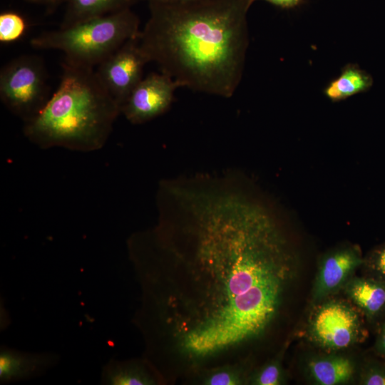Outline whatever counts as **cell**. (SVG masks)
<instances>
[{
    "instance_id": "obj_1",
    "label": "cell",
    "mask_w": 385,
    "mask_h": 385,
    "mask_svg": "<svg viewBox=\"0 0 385 385\" xmlns=\"http://www.w3.org/2000/svg\"><path fill=\"white\" fill-rule=\"evenodd\" d=\"M237 181L164 180L157 225L131 240L148 361L168 384L247 369L245 350L269 333L296 276L279 222Z\"/></svg>"
},
{
    "instance_id": "obj_2",
    "label": "cell",
    "mask_w": 385,
    "mask_h": 385,
    "mask_svg": "<svg viewBox=\"0 0 385 385\" xmlns=\"http://www.w3.org/2000/svg\"><path fill=\"white\" fill-rule=\"evenodd\" d=\"M253 0L148 3L139 43L149 62L180 87L224 98L242 77Z\"/></svg>"
},
{
    "instance_id": "obj_3",
    "label": "cell",
    "mask_w": 385,
    "mask_h": 385,
    "mask_svg": "<svg viewBox=\"0 0 385 385\" xmlns=\"http://www.w3.org/2000/svg\"><path fill=\"white\" fill-rule=\"evenodd\" d=\"M57 90L43 109L25 123L24 135L41 148L90 152L107 142L120 107L93 68L66 61Z\"/></svg>"
},
{
    "instance_id": "obj_4",
    "label": "cell",
    "mask_w": 385,
    "mask_h": 385,
    "mask_svg": "<svg viewBox=\"0 0 385 385\" xmlns=\"http://www.w3.org/2000/svg\"><path fill=\"white\" fill-rule=\"evenodd\" d=\"M139 25L138 16L128 8L43 33L30 43L36 48L61 51L64 61L93 68L126 41L139 37Z\"/></svg>"
},
{
    "instance_id": "obj_5",
    "label": "cell",
    "mask_w": 385,
    "mask_h": 385,
    "mask_svg": "<svg viewBox=\"0 0 385 385\" xmlns=\"http://www.w3.org/2000/svg\"><path fill=\"white\" fill-rule=\"evenodd\" d=\"M0 98L25 123L34 118L50 98L43 60L24 55L4 66L0 72Z\"/></svg>"
},
{
    "instance_id": "obj_6",
    "label": "cell",
    "mask_w": 385,
    "mask_h": 385,
    "mask_svg": "<svg viewBox=\"0 0 385 385\" xmlns=\"http://www.w3.org/2000/svg\"><path fill=\"white\" fill-rule=\"evenodd\" d=\"M148 63L138 37L126 41L96 66L98 78L120 109L143 79V68Z\"/></svg>"
},
{
    "instance_id": "obj_7",
    "label": "cell",
    "mask_w": 385,
    "mask_h": 385,
    "mask_svg": "<svg viewBox=\"0 0 385 385\" xmlns=\"http://www.w3.org/2000/svg\"><path fill=\"white\" fill-rule=\"evenodd\" d=\"M180 87L170 76L150 73L143 78L121 106L120 113L133 124H141L164 113Z\"/></svg>"
},
{
    "instance_id": "obj_8",
    "label": "cell",
    "mask_w": 385,
    "mask_h": 385,
    "mask_svg": "<svg viewBox=\"0 0 385 385\" xmlns=\"http://www.w3.org/2000/svg\"><path fill=\"white\" fill-rule=\"evenodd\" d=\"M359 331L360 322L356 313L339 302H329L321 306L310 324V333L314 342L329 350L349 347L357 339Z\"/></svg>"
},
{
    "instance_id": "obj_9",
    "label": "cell",
    "mask_w": 385,
    "mask_h": 385,
    "mask_svg": "<svg viewBox=\"0 0 385 385\" xmlns=\"http://www.w3.org/2000/svg\"><path fill=\"white\" fill-rule=\"evenodd\" d=\"M364 262L360 250L355 247L341 248L327 255L320 266L314 297L320 299L334 291Z\"/></svg>"
},
{
    "instance_id": "obj_10",
    "label": "cell",
    "mask_w": 385,
    "mask_h": 385,
    "mask_svg": "<svg viewBox=\"0 0 385 385\" xmlns=\"http://www.w3.org/2000/svg\"><path fill=\"white\" fill-rule=\"evenodd\" d=\"M138 0H65L66 11L60 28L128 9Z\"/></svg>"
},
{
    "instance_id": "obj_11",
    "label": "cell",
    "mask_w": 385,
    "mask_h": 385,
    "mask_svg": "<svg viewBox=\"0 0 385 385\" xmlns=\"http://www.w3.org/2000/svg\"><path fill=\"white\" fill-rule=\"evenodd\" d=\"M372 85L373 78L369 73L356 64L349 63L342 68L339 76L329 82L324 93L332 101L337 102L365 92Z\"/></svg>"
},
{
    "instance_id": "obj_12",
    "label": "cell",
    "mask_w": 385,
    "mask_h": 385,
    "mask_svg": "<svg viewBox=\"0 0 385 385\" xmlns=\"http://www.w3.org/2000/svg\"><path fill=\"white\" fill-rule=\"evenodd\" d=\"M106 382L113 385L156 384L163 382L148 360L116 363L106 371Z\"/></svg>"
},
{
    "instance_id": "obj_13",
    "label": "cell",
    "mask_w": 385,
    "mask_h": 385,
    "mask_svg": "<svg viewBox=\"0 0 385 385\" xmlns=\"http://www.w3.org/2000/svg\"><path fill=\"white\" fill-rule=\"evenodd\" d=\"M346 292L369 317H375L385 309V282L383 281L356 278L349 283Z\"/></svg>"
},
{
    "instance_id": "obj_14",
    "label": "cell",
    "mask_w": 385,
    "mask_h": 385,
    "mask_svg": "<svg viewBox=\"0 0 385 385\" xmlns=\"http://www.w3.org/2000/svg\"><path fill=\"white\" fill-rule=\"evenodd\" d=\"M311 376L321 385L346 383L354 373L352 361L344 356H330L312 360L308 364Z\"/></svg>"
},
{
    "instance_id": "obj_15",
    "label": "cell",
    "mask_w": 385,
    "mask_h": 385,
    "mask_svg": "<svg viewBox=\"0 0 385 385\" xmlns=\"http://www.w3.org/2000/svg\"><path fill=\"white\" fill-rule=\"evenodd\" d=\"M48 364L43 355L21 354L14 351H3L0 356V376L2 381L26 378Z\"/></svg>"
},
{
    "instance_id": "obj_16",
    "label": "cell",
    "mask_w": 385,
    "mask_h": 385,
    "mask_svg": "<svg viewBox=\"0 0 385 385\" xmlns=\"http://www.w3.org/2000/svg\"><path fill=\"white\" fill-rule=\"evenodd\" d=\"M247 370L238 366H222L203 374L197 384L204 385H239L250 382Z\"/></svg>"
},
{
    "instance_id": "obj_17",
    "label": "cell",
    "mask_w": 385,
    "mask_h": 385,
    "mask_svg": "<svg viewBox=\"0 0 385 385\" xmlns=\"http://www.w3.org/2000/svg\"><path fill=\"white\" fill-rule=\"evenodd\" d=\"M26 22L23 16L13 11L0 14V41L9 43L19 39L25 33Z\"/></svg>"
},
{
    "instance_id": "obj_18",
    "label": "cell",
    "mask_w": 385,
    "mask_h": 385,
    "mask_svg": "<svg viewBox=\"0 0 385 385\" xmlns=\"http://www.w3.org/2000/svg\"><path fill=\"white\" fill-rule=\"evenodd\" d=\"M283 373L278 360H272L256 370L251 375L250 382L256 385H278L282 381Z\"/></svg>"
},
{
    "instance_id": "obj_19",
    "label": "cell",
    "mask_w": 385,
    "mask_h": 385,
    "mask_svg": "<svg viewBox=\"0 0 385 385\" xmlns=\"http://www.w3.org/2000/svg\"><path fill=\"white\" fill-rule=\"evenodd\" d=\"M366 262L374 272L385 278V244L374 250L368 256Z\"/></svg>"
},
{
    "instance_id": "obj_20",
    "label": "cell",
    "mask_w": 385,
    "mask_h": 385,
    "mask_svg": "<svg viewBox=\"0 0 385 385\" xmlns=\"http://www.w3.org/2000/svg\"><path fill=\"white\" fill-rule=\"evenodd\" d=\"M365 385H385V368L373 366L367 369L361 378Z\"/></svg>"
},
{
    "instance_id": "obj_21",
    "label": "cell",
    "mask_w": 385,
    "mask_h": 385,
    "mask_svg": "<svg viewBox=\"0 0 385 385\" xmlns=\"http://www.w3.org/2000/svg\"><path fill=\"white\" fill-rule=\"evenodd\" d=\"M257 0H253V1ZM266 1L274 6L283 8V9H289L295 7L299 5L303 0H263Z\"/></svg>"
},
{
    "instance_id": "obj_22",
    "label": "cell",
    "mask_w": 385,
    "mask_h": 385,
    "mask_svg": "<svg viewBox=\"0 0 385 385\" xmlns=\"http://www.w3.org/2000/svg\"><path fill=\"white\" fill-rule=\"evenodd\" d=\"M31 3H34L46 6L48 9H53L58 5L65 2V0H25Z\"/></svg>"
},
{
    "instance_id": "obj_23",
    "label": "cell",
    "mask_w": 385,
    "mask_h": 385,
    "mask_svg": "<svg viewBox=\"0 0 385 385\" xmlns=\"http://www.w3.org/2000/svg\"><path fill=\"white\" fill-rule=\"evenodd\" d=\"M377 348L382 354L385 355V322L382 326L380 334L379 336Z\"/></svg>"
},
{
    "instance_id": "obj_24",
    "label": "cell",
    "mask_w": 385,
    "mask_h": 385,
    "mask_svg": "<svg viewBox=\"0 0 385 385\" xmlns=\"http://www.w3.org/2000/svg\"><path fill=\"white\" fill-rule=\"evenodd\" d=\"M148 3H160V4H174V3H186L196 1L200 0H147Z\"/></svg>"
}]
</instances>
